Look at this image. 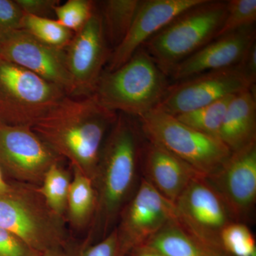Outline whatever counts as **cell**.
Listing matches in <instances>:
<instances>
[{
	"instance_id": "603a6c76",
	"label": "cell",
	"mask_w": 256,
	"mask_h": 256,
	"mask_svg": "<svg viewBox=\"0 0 256 256\" xmlns=\"http://www.w3.org/2000/svg\"><path fill=\"white\" fill-rule=\"evenodd\" d=\"M235 96L224 98L196 110L178 114L174 117L198 132L220 139V128L229 104Z\"/></svg>"
},
{
	"instance_id": "3957f363",
	"label": "cell",
	"mask_w": 256,
	"mask_h": 256,
	"mask_svg": "<svg viewBox=\"0 0 256 256\" xmlns=\"http://www.w3.org/2000/svg\"><path fill=\"white\" fill-rule=\"evenodd\" d=\"M170 85L141 47L118 68L102 73L92 96L108 110L138 118L156 108Z\"/></svg>"
},
{
	"instance_id": "e0dca14e",
	"label": "cell",
	"mask_w": 256,
	"mask_h": 256,
	"mask_svg": "<svg viewBox=\"0 0 256 256\" xmlns=\"http://www.w3.org/2000/svg\"><path fill=\"white\" fill-rule=\"evenodd\" d=\"M140 168L142 178L172 203L194 178L202 175L178 156L143 136Z\"/></svg>"
},
{
	"instance_id": "ba28073f",
	"label": "cell",
	"mask_w": 256,
	"mask_h": 256,
	"mask_svg": "<svg viewBox=\"0 0 256 256\" xmlns=\"http://www.w3.org/2000/svg\"><path fill=\"white\" fill-rule=\"evenodd\" d=\"M62 160L31 128L0 124V169L8 181L40 186Z\"/></svg>"
},
{
	"instance_id": "d4e9b609",
	"label": "cell",
	"mask_w": 256,
	"mask_h": 256,
	"mask_svg": "<svg viewBox=\"0 0 256 256\" xmlns=\"http://www.w3.org/2000/svg\"><path fill=\"white\" fill-rule=\"evenodd\" d=\"M224 252L232 256H256L255 237L246 224L232 222L220 232Z\"/></svg>"
},
{
	"instance_id": "f546056e",
	"label": "cell",
	"mask_w": 256,
	"mask_h": 256,
	"mask_svg": "<svg viewBox=\"0 0 256 256\" xmlns=\"http://www.w3.org/2000/svg\"><path fill=\"white\" fill-rule=\"evenodd\" d=\"M24 16L15 1L0 0V36L20 30Z\"/></svg>"
},
{
	"instance_id": "4316f807",
	"label": "cell",
	"mask_w": 256,
	"mask_h": 256,
	"mask_svg": "<svg viewBox=\"0 0 256 256\" xmlns=\"http://www.w3.org/2000/svg\"><path fill=\"white\" fill-rule=\"evenodd\" d=\"M256 22V0L227 1L226 14L216 38L255 26Z\"/></svg>"
},
{
	"instance_id": "9c48e42d",
	"label": "cell",
	"mask_w": 256,
	"mask_h": 256,
	"mask_svg": "<svg viewBox=\"0 0 256 256\" xmlns=\"http://www.w3.org/2000/svg\"><path fill=\"white\" fill-rule=\"evenodd\" d=\"M238 65L170 84L156 108L173 116L185 114L255 86Z\"/></svg>"
},
{
	"instance_id": "7402d4cb",
	"label": "cell",
	"mask_w": 256,
	"mask_h": 256,
	"mask_svg": "<svg viewBox=\"0 0 256 256\" xmlns=\"http://www.w3.org/2000/svg\"><path fill=\"white\" fill-rule=\"evenodd\" d=\"M72 174L60 165H52L47 171L43 181L38 186V192L50 210L66 220L67 200Z\"/></svg>"
},
{
	"instance_id": "1f68e13d",
	"label": "cell",
	"mask_w": 256,
	"mask_h": 256,
	"mask_svg": "<svg viewBox=\"0 0 256 256\" xmlns=\"http://www.w3.org/2000/svg\"><path fill=\"white\" fill-rule=\"evenodd\" d=\"M242 68L244 73L246 75L248 78L250 79L252 82L256 80V42L250 46L247 50L242 62L238 64Z\"/></svg>"
},
{
	"instance_id": "52a82bcc",
	"label": "cell",
	"mask_w": 256,
	"mask_h": 256,
	"mask_svg": "<svg viewBox=\"0 0 256 256\" xmlns=\"http://www.w3.org/2000/svg\"><path fill=\"white\" fill-rule=\"evenodd\" d=\"M66 96L62 88L0 58V124L31 128Z\"/></svg>"
},
{
	"instance_id": "9a60e30c",
	"label": "cell",
	"mask_w": 256,
	"mask_h": 256,
	"mask_svg": "<svg viewBox=\"0 0 256 256\" xmlns=\"http://www.w3.org/2000/svg\"><path fill=\"white\" fill-rule=\"evenodd\" d=\"M204 0H146L140 1L127 34L111 52L107 72L126 64L158 32L186 10Z\"/></svg>"
},
{
	"instance_id": "f1b7e54d",
	"label": "cell",
	"mask_w": 256,
	"mask_h": 256,
	"mask_svg": "<svg viewBox=\"0 0 256 256\" xmlns=\"http://www.w3.org/2000/svg\"><path fill=\"white\" fill-rule=\"evenodd\" d=\"M22 239L0 227V256H41Z\"/></svg>"
},
{
	"instance_id": "484cf974",
	"label": "cell",
	"mask_w": 256,
	"mask_h": 256,
	"mask_svg": "<svg viewBox=\"0 0 256 256\" xmlns=\"http://www.w3.org/2000/svg\"><path fill=\"white\" fill-rule=\"evenodd\" d=\"M65 256H127L116 227L98 242H76L69 240L64 247Z\"/></svg>"
},
{
	"instance_id": "e575fe53",
	"label": "cell",
	"mask_w": 256,
	"mask_h": 256,
	"mask_svg": "<svg viewBox=\"0 0 256 256\" xmlns=\"http://www.w3.org/2000/svg\"><path fill=\"white\" fill-rule=\"evenodd\" d=\"M41 256H65L64 255V247L55 248L47 252H43Z\"/></svg>"
},
{
	"instance_id": "277c9868",
	"label": "cell",
	"mask_w": 256,
	"mask_h": 256,
	"mask_svg": "<svg viewBox=\"0 0 256 256\" xmlns=\"http://www.w3.org/2000/svg\"><path fill=\"white\" fill-rule=\"evenodd\" d=\"M226 11L227 2L204 0L176 16L142 47L169 77L178 64L215 40Z\"/></svg>"
},
{
	"instance_id": "7a4b0ae2",
	"label": "cell",
	"mask_w": 256,
	"mask_h": 256,
	"mask_svg": "<svg viewBox=\"0 0 256 256\" xmlns=\"http://www.w3.org/2000/svg\"><path fill=\"white\" fill-rule=\"evenodd\" d=\"M142 134L138 124L120 114L106 138L95 176L97 208L86 242H98L116 226L138 186Z\"/></svg>"
},
{
	"instance_id": "ffe728a7",
	"label": "cell",
	"mask_w": 256,
	"mask_h": 256,
	"mask_svg": "<svg viewBox=\"0 0 256 256\" xmlns=\"http://www.w3.org/2000/svg\"><path fill=\"white\" fill-rule=\"evenodd\" d=\"M97 208V194L92 180L73 169L67 200L66 220L72 228L82 230L90 226Z\"/></svg>"
},
{
	"instance_id": "83f0119b",
	"label": "cell",
	"mask_w": 256,
	"mask_h": 256,
	"mask_svg": "<svg viewBox=\"0 0 256 256\" xmlns=\"http://www.w3.org/2000/svg\"><path fill=\"white\" fill-rule=\"evenodd\" d=\"M96 12L95 3L90 0H68L54 8L57 21L73 32H78Z\"/></svg>"
},
{
	"instance_id": "30bf717a",
	"label": "cell",
	"mask_w": 256,
	"mask_h": 256,
	"mask_svg": "<svg viewBox=\"0 0 256 256\" xmlns=\"http://www.w3.org/2000/svg\"><path fill=\"white\" fill-rule=\"evenodd\" d=\"M174 204L175 218L180 224L204 242L224 250L220 232L234 220L206 176L194 178Z\"/></svg>"
},
{
	"instance_id": "5bb4252c",
	"label": "cell",
	"mask_w": 256,
	"mask_h": 256,
	"mask_svg": "<svg viewBox=\"0 0 256 256\" xmlns=\"http://www.w3.org/2000/svg\"><path fill=\"white\" fill-rule=\"evenodd\" d=\"M206 178L220 194L234 222L246 224L256 202V143L232 153L220 170Z\"/></svg>"
},
{
	"instance_id": "ac0fdd59",
	"label": "cell",
	"mask_w": 256,
	"mask_h": 256,
	"mask_svg": "<svg viewBox=\"0 0 256 256\" xmlns=\"http://www.w3.org/2000/svg\"><path fill=\"white\" fill-rule=\"evenodd\" d=\"M254 87L234 96L226 112L220 139L232 153L256 143V99Z\"/></svg>"
},
{
	"instance_id": "7c38bea8",
	"label": "cell",
	"mask_w": 256,
	"mask_h": 256,
	"mask_svg": "<svg viewBox=\"0 0 256 256\" xmlns=\"http://www.w3.org/2000/svg\"><path fill=\"white\" fill-rule=\"evenodd\" d=\"M108 44L100 13L96 12L64 50L73 85L72 96L92 95L110 57Z\"/></svg>"
},
{
	"instance_id": "5b68a950",
	"label": "cell",
	"mask_w": 256,
	"mask_h": 256,
	"mask_svg": "<svg viewBox=\"0 0 256 256\" xmlns=\"http://www.w3.org/2000/svg\"><path fill=\"white\" fill-rule=\"evenodd\" d=\"M10 182L9 191L0 194V227L41 254L65 246L70 240L66 220L47 206L38 186Z\"/></svg>"
},
{
	"instance_id": "6da1fadb",
	"label": "cell",
	"mask_w": 256,
	"mask_h": 256,
	"mask_svg": "<svg viewBox=\"0 0 256 256\" xmlns=\"http://www.w3.org/2000/svg\"><path fill=\"white\" fill-rule=\"evenodd\" d=\"M92 96H66L31 128L37 136L73 169L94 180L102 146L117 120Z\"/></svg>"
},
{
	"instance_id": "cb8c5ba5",
	"label": "cell",
	"mask_w": 256,
	"mask_h": 256,
	"mask_svg": "<svg viewBox=\"0 0 256 256\" xmlns=\"http://www.w3.org/2000/svg\"><path fill=\"white\" fill-rule=\"evenodd\" d=\"M48 46L64 50L74 36V32L57 20L24 14L21 28Z\"/></svg>"
},
{
	"instance_id": "4fadbf2b",
	"label": "cell",
	"mask_w": 256,
	"mask_h": 256,
	"mask_svg": "<svg viewBox=\"0 0 256 256\" xmlns=\"http://www.w3.org/2000/svg\"><path fill=\"white\" fill-rule=\"evenodd\" d=\"M0 58L36 74L73 95L65 50L38 41L22 30L0 36Z\"/></svg>"
},
{
	"instance_id": "836d02e7",
	"label": "cell",
	"mask_w": 256,
	"mask_h": 256,
	"mask_svg": "<svg viewBox=\"0 0 256 256\" xmlns=\"http://www.w3.org/2000/svg\"><path fill=\"white\" fill-rule=\"evenodd\" d=\"M10 188V182L5 178L2 171L0 169V194L6 193Z\"/></svg>"
},
{
	"instance_id": "4dcf8cb0",
	"label": "cell",
	"mask_w": 256,
	"mask_h": 256,
	"mask_svg": "<svg viewBox=\"0 0 256 256\" xmlns=\"http://www.w3.org/2000/svg\"><path fill=\"white\" fill-rule=\"evenodd\" d=\"M24 14L46 18V15L54 13V8L60 4L58 0H15Z\"/></svg>"
},
{
	"instance_id": "8992f818",
	"label": "cell",
	"mask_w": 256,
	"mask_h": 256,
	"mask_svg": "<svg viewBox=\"0 0 256 256\" xmlns=\"http://www.w3.org/2000/svg\"><path fill=\"white\" fill-rule=\"evenodd\" d=\"M136 119L144 138L206 178L215 174L232 156L218 138L198 132L159 109H153Z\"/></svg>"
},
{
	"instance_id": "d6986e66",
	"label": "cell",
	"mask_w": 256,
	"mask_h": 256,
	"mask_svg": "<svg viewBox=\"0 0 256 256\" xmlns=\"http://www.w3.org/2000/svg\"><path fill=\"white\" fill-rule=\"evenodd\" d=\"M144 245L168 256H232L198 238L176 218Z\"/></svg>"
},
{
	"instance_id": "44dd1931",
	"label": "cell",
	"mask_w": 256,
	"mask_h": 256,
	"mask_svg": "<svg viewBox=\"0 0 256 256\" xmlns=\"http://www.w3.org/2000/svg\"><path fill=\"white\" fill-rule=\"evenodd\" d=\"M139 0H108L102 3L100 16L108 44L118 46L137 12Z\"/></svg>"
},
{
	"instance_id": "2e32d148",
	"label": "cell",
	"mask_w": 256,
	"mask_h": 256,
	"mask_svg": "<svg viewBox=\"0 0 256 256\" xmlns=\"http://www.w3.org/2000/svg\"><path fill=\"white\" fill-rule=\"evenodd\" d=\"M256 34L252 26L218 37L178 64L169 76L180 82L205 72L236 66L256 42Z\"/></svg>"
},
{
	"instance_id": "8fae6325",
	"label": "cell",
	"mask_w": 256,
	"mask_h": 256,
	"mask_svg": "<svg viewBox=\"0 0 256 256\" xmlns=\"http://www.w3.org/2000/svg\"><path fill=\"white\" fill-rule=\"evenodd\" d=\"M175 218L174 203L143 178L122 208L116 228L124 250L144 245Z\"/></svg>"
},
{
	"instance_id": "d6a6232c",
	"label": "cell",
	"mask_w": 256,
	"mask_h": 256,
	"mask_svg": "<svg viewBox=\"0 0 256 256\" xmlns=\"http://www.w3.org/2000/svg\"><path fill=\"white\" fill-rule=\"evenodd\" d=\"M127 256H168L146 245L133 248L128 252Z\"/></svg>"
}]
</instances>
